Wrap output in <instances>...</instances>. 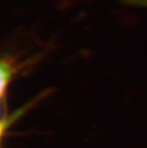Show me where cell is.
Listing matches in <instances>:
<instances>
[{
	"instance_id": "cell-1",
	"label": "cell",
	"mask_w": 147,
	"mask_h": 148,
	"mask_svg": "<svg viewBox=\"0 0 147 148\" xmlns=\"http://www.w3.org/2000/svg\"><path fill=\"white\" fill-rule=\"evenodd\" d=\"M25 63H19L14 59L5 58L2 59L1 61V99L2 100H6L7 90L8 85L11 84L13 77L16 74L25 67Z\"/></svg>"
}]
</instances>
